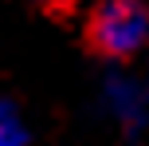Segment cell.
<instances>
[{
    "label": "cell",
    "mask_w": 149,
    "mask_h": 146,
    "mask_svg": "<svg viewBox=\"0 0 149 146\" xmlns=\"http://www.w3.org/2000/svg\"><path fill=\"white\" fill-rule=\"evenodd\" d=\"M149 39L145 0H98L82 20V44L102 59H130Z\"/></svg>",
    "instance_id": "cell-1"
},
{
    "label": "cell",
    "mask_w": 149,
    "mask_h": 146,
    "mask_svg": "<svg viewBox=\"0 0 149 146\" xmlns=\"http://www.w3.org/2000/svg\"><path fill=\"white\" fill-rule=\"evenodd\" d=\"M31 4H39L47 16H55V20H67L74 8H79V0H31Z\"/></svg>",
    "instance_id": "cell-2"
}]
</instances>
